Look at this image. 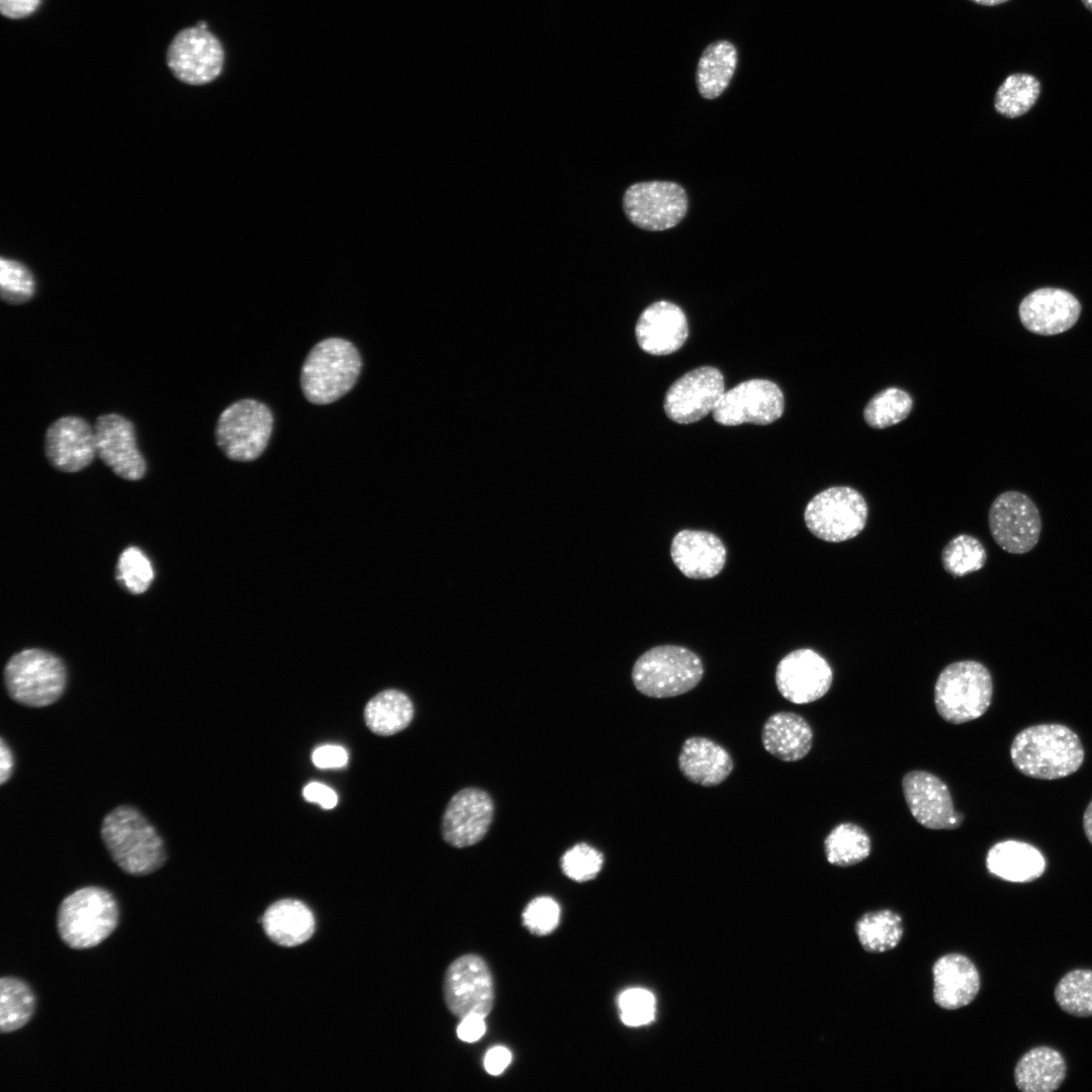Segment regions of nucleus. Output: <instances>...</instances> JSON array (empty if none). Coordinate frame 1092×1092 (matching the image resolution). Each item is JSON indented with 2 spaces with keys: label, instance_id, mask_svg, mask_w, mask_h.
Returning a JSON list of instances; mask_svg holds the SVG:
<instances>
[{
  "label": "nucleus",
  "instance_id": "c03bdc74",
  "mask_svg": "<svg viewBox=\"0 0 1092 1092\" xmlns=\"http://www.w3.org/2000/svg\"><path fill=\"white\" fill-rule=\"evenodd\" d=\"M312 762L320 768L343 767L348 762V753L340 745H322L312 752Z\"/></svg>",
  "mask_w": 1092,
  "mask_h": 1092
},
{
  "label": "nucleus",
  "instance_id": "f257e3e1",
  "mask_svg": "<svg viewBox=\"0 0 1092 1092\" xmlns=\"http://www.w3.org/2000/svg\"><path fill=\"white\" fill-rule=\"evenodd\" d=\"M1013 765L1022 775L1057 780L1076 772L1084 760L1079 736L1062 724H1039L1021 730L1010 746Z\"/></svg>",
  "mask_w": 1092,
  "mask_h": 1092
},
{
  "label": "nucleus",
  "instance_id": "f3484780",
  "mask_svg": "<svg viewBox=\"0 0 1092 1092\" xmlns=\"http://www.w3.org/2000/svg\"><path fill=\"white\" fill-rule=\"evenodd\" d=\"M833 671L827 660L809 648L793 650L781 659L776 669L780 694L794 704H809L829 691Z\"/></svg>",
  "mask_w": 1092,
  "mask_h": 1092
},
{
  "label": "nucleus",
  "instance_id": "7ed1b4c3",
  "mask_svg": "<svg viewBox=\"0 0 1092 1092\" xmlns=\"http://www.w3.org/2000/svg\"><path fill=\"white\" fill-rule=\"evenodd\" d=\"M119 909L114 896L98 886L76 890L61 902L57 929L62 941L73 949L99 945L117 927Z\"/></svg>",
  "mask_w": 1092,
  "mask_h": 1092
},
{
  "label": "nucleus",
  "instance_id": "aec40b11",
  "mask_svg": "<svg viewBox=\"0 0 1092 1092\" xmlns=\"http://www.w3.org/2000/svg\"><path fill=\"white\" fill-rule=\"evenodd\" d=\"M44 453L49 462L60 471L84 469L96 455L94 428L76 416L56 420L47 429Z\"/></svg>",
  "mask_w": 1092,
  "mask_h": 1092
},
{
  "label": "nucleus",
  "instance_id": "8fccbe9b",
  "mask_svg": "<svg viewBox=\"0 0 1092 1092\" xmlns=\"http://www.w3.org/2000/svg\"><path fill=\"white\" fill-rule=\"evenodd\" d=\"M14 758L9 745L1 737L0 741V783L4 785L12 776Z\"/></svg>",
  "mask_w": 1092,
  "mask_h": 1092
},
{
  "label": "nucleus",
  "instance_id": "a19ab883",
  "mask_svg": "<svg viewBox=\"0 0 1092 1092\" xmlns=\"http://www.w3.org/2000/svg\"><path fill=\"white\" fill-rule=\"evenodd\" d=\"M603 864V853L582 842L566 850L560 859L563 874L570 880L579 883L595 879L601 872Z\"/></svg>",
  "mask_w": 1092,
  "mask_h": 1092
},
{
  "label": "nucleus",
  "instance_id": "b1692460",
  "mask_svg": "<svg viewBox=\"0 0 1092 1092\" xmlns=\"http://www.w3.org/2000/svg\"><path fill=\"white\" fill-rule=\"evenodd\" d=\"M933 999L947 1010L969 1005L977 997L981 980L974 963L961 953L939 958L932 968Z\"/></svg>",
  "mask_w": 1092,
  "mask_h": 1092
},
{
  "label": "nucleus",
  "instance_id": "9d476101",
  "mask_svg": "<svg viewBox=\"0 0 1092 1092\" xmlns=\"http://www.w3.org/2000/svg\"><path fill=\"white\" fill-rule=\"evenodd\" d=\"M166 62L178 80L189 85H204L220 75L224 51L208 28L195 25L180 30L173 37Z\"/></svg>",
  "mask_w": 1092,
  "mask_h": 1092
},
{
  "label": "nucleus",
  "instance_id": "2f4dec72",
  "mask_svg": "<svg viewBox=\"0 0 1092 1092\" xmlns=\"http://www.w3.org/2000/svg\"><path fill=\"white\" fill-rule=\"evenodd\" d=\"M824 848L829 863L850 867L870 855L872 844L863 828L851 822H843L836 825L826 836Z\"/></svg>",
  "mask_w": 1092,
  "mask_h": 1092
},
{
  "label": "nucleus",
  "instance_id": "f704fd0d",
  "mask_svg": "<svg viewBox=\"0 0 1092 1092\" xmlns=\"http://www.w3.org/2000/svg\"><path fill=\"white\" fill-rule=\"evenodd\" d=\"M1040 89V82L1035 76L1027 73L1011 74L997 89L995 109L1009 118L1023 115L1035 104Z\"/></svg>",
  "mask_w": 1092,
  "mask_h": 1092
},
{
  "label": "nucleus",
  "instance_id": "412c9836",
  "mask_svg": "<svg viewBox=\"0 0 1092 1092\" xmlns=\"http://www.w3.org/2000/svg\"><path fill=\"white\" fill-rule=\"evenodd\" d=\"M1018 312L1026 330L1036 335L1053 336L1070 330L1077 323L1081 304L1067 290L1044 287L1025 296Z\"/></svg>",
  "mask_w": 1092,
  "mask_h": 1092
},
{
  "label": "nucleus",
  "instance_id": "473e14b6",
  "mask_svg": "<svg viewBox=\"0 0 1092 1092\" xmlns=\"http://www.w3.org/2000/svg\"><path fill=\"white\" fill-rule=\"evenodd\" d=\"M35 996L30 987L14 977L0 980V1031L10 1033L23 1027L32 1017Z\"/></svg>",
  "mask_w": 1092,
  "mask_h": 1092
},
{
  "label": "nucleus",
  "instance_id": "49530a36",
  "mask_svg": "<svg viewBox=\"0 0 1092 1092\" xmlns=\"http://www.w3.org/2000/svg\"><path fill=\"white\" fill-rule=\"evenodd\" d=\"M485 1030L484 1017L469 1015L461 1019L456 1031L459 1039L470 1043L480 1039Z\"/></svg>",
  "mask_w": 1092,
  "mask_h": 1092
},
{
  "label": "nucleus",
  "instance_id": "c85d7f7f",
  "mask_svg": "<svg viewBox=\"0 0 1092 1092\" xmlns=\"http://www.w3.org/2000/svg\"><path fill=\"white\" fill-rule=\"evenodd\" d=\"M262 922L269 938L283 946H295L305 942L312 935L315 926L310 909L295 899H282L273 903L265 911Z\"/></svg>",
  "mask_w": 1092,
  "mask_h": 1092
},
{
  "label": "nucleus",
  "instance_id": "f8f14e48",
  "mask_svg": "<svg viewBox=\"0 0 1092 1092\" xmlns=\"http://www.w3.org/2000/svg\"><path fill=\"white\" fill-rule=\"evenodd\" d=\"M623 207L629 220L636 226L651 231H665L675 226L688 211L686 190L670 181H648L628 187Z\"/></svg>",
  "mask_w": 1092,
  "mask_h": 1092
},
{
  "label": "nucleus",
  "instance_id": "4c0bfd02",
  "mask_svg": "<svg viewBox=\"0 0 1092 1092\" xmlns=\"http://www.w3.org/2000/svg\"><path fill=\"white\" fill-rule=\"evenodd\" d=\"M986 560L987 553L983 544L968 534L952 538L941 551L944 570L956 577L980 570Z\"/></svg>",
  "mask_w": 1092,
  "mask_h": 1092
},
{
  "label": "nucleus",
  "instance_id": "4be33fe9",
  "mask_svg": "<svg viewBox=\"0 0 1092 1092\" xmlns=\"http://www.w3.org/2000/svg\"><path fill=\"white\" fill-rule=\"evenodd\" d=\"M635 335L644 352L656 356L668 355L685 344L689 336L688 321L678 305L665 300L656 301L640 314Z\"/></svg>",
  "mask_w": 1092,
  "mask_h": 1092
},
{
  "label": "nucleus",
  "instance_id": "a18cd8bd",
  "mask_svg": "<svg viewBox=\"0 0 1092 1092\" xmlns=\"http://www.w3.org/2000/svg\"><path fill=\"white\" fill-rule=\"evenodd\" d=\"M303 797L309 802L318 803L325 809H332L338 803V796L330 787L313 782L303 788Z\"/></svg>",
  "mask_w": 1092,
  "mask_h": 1092
},
{
  "label": "nucleus",
  "instance_id": "6e6552de",
  "mask_svg": "<svg viewBox=\"0 0 1092 1092\" xmlns=\"http://www.w3.org/2000/svg\"><path fill=\"white\" fill-rule=\"evenodd\" d=\"M868 504L856 489L837 485L814 495L804 511L808 530L826 542H843L856 537L868 520Z\"/></svg>",
  "mask_w": 1092,
  "mask_h": 1092
},
{
  "label": "nucleus",
  "instance_id": "f03ea898",
  "mask_svg": "<svg viewBox=\"0 0 1092 1092\" xmlns=\"http://www.w3.org/2000/svg\"><path fill=\"white\" fill-rule=\"evenodd\" d=\"M100 832L112 860L126 874L150 875L162 868L167 859L162 837L132 806L121 805L108 812Z\"/></svg>",
  "mask_w": 1092,
  "mask_h": 1092
},
{
  "label": "nucleus",
  "instance_id": "c756f323",
  "mask_svg": "<svg viewBox=\"0 0 1092 1092\" xmlns=\"http://www.w3.org/2000/svg\"><path fill=\"white\" fill-rule=\"evenodd\" d=\"M738 62L737 49L727 39L709 43L701 54L696 71L698 91L705 99L719 97L729 86Z\"/></svg>",
  "mask_w": 1092,
  "mask_h": 1092
},
{
  "label": "nucleus",
  "instance_id": "7c9ffc66",
  "mask_svg": "<svg viewBox=\"0 0 1092 1092\" xmlns=\"http://www.w3.org/2000/svg\"><path fill=\"white\" fill-rule=\"evenodd\" d=\"M414 706L410 698L397 690H385L366 705L364 719L368 728L378 735H392L412 722Z\"/></svg>",
  "mask_w": 1092,
  "mask_h": 1092
},
{
  "label": "nucleus",
  "instance_id": "79ce46f5",
  "mask_svg": "<svg viewBox=\"0 0 1092 1092\" xmlns=\"http://www.w3.org/2000/svg\"><path fill=\"white\" fill-rule=\"evenodd\" d=\"M655 1005L654 995L642 988L627 989L618 999L622 1022L633 1027L650 1023L655 1016Z\"/></svg>",
  "mask_w": 1092,
  "mask_h": 1092
},
{
  "label": "nucleus",
  "instance_id": "bb28decb",
  "mask_svg": "<svg viewBox=\"0 0 1092 1092\" xmlns=\"http://www.w3.org/2000/svg\"><path fill=\"white\" fill-rule=\"evenodd\" d=\"M988 871L1005 881L1028 883L1045 871V859L1033 845L1014 839L995 843L987 852Z\"/></svg>",
  "mask_w": 1092,
  "mask_h": 1092
},
{
  "label": "nucleus",
  "instance_id": "20e7f679",
  "mask_svg": "<svg viewBox=\"0 0 1092 1092\" xmlns=\"http://www.w3.org/2000/svg\"><path fill=\"white\" fill-rule=\"evenodd\" d=\"M361 368V356L350 341L325 339L313 346L303 362L302 392L314 404L334 402L354 387Z\"/></svg>",
  "mask_w": 1092,
  "mask_h": 1092
},
{
  "label": "nucleus",
  "instance_id": "ea45409f",
  "mask_svg": "<svg viewBox=\"0 0 1092 1092\" xmlns=\"http://www.w3.org/2000/svg\"><path fill=\"white\" fill-rule=\"evenodd\" d=\"M34 279L30 271L17 261L1 258L0 295L9 304H21L34 294Z\"/></svg>",
  "mask_w": 1092,
  "mask_h": 1092
},
{
  "label": "nucleus",
  "instance_id": "72a5a7b5",
  "mask_svg": "<svg viewBox=\"0 0 1092 1092\" xmlns=\"http://www.w3.org/2000/svg\"><path fill=\"white\" fill-rule=\"evenodd\" d=\"M861 946L870 952L894 948L903 935L902 918L892 910H880L862 915L855 925Z\"/></svg>",
  "mask_w": 1092,
  "mask_h": 1092
},
{
  "label": "nucleus",
  "instance_id": "de8ad7c7",
  "mask_svg": "<svg viewBox=\"0 0 1092 1092\" xmlns=\"http://www.w3.org/2000/svg\"><path fill=\"white\" fill-rule=\"evenodd\" d=\"M41 0H0V11L10 19H20L32 14Z\"/></svg>",
  "mask_w": 1092,
  "mask_h": 1092
},
{
  "label": "nucleus",
  "instance_id": "a211bd4d",
  "mask_svg": "<svg viewBox=\"0 0 1092 1092\" xmlns=\"http://www.w3.org/2000/svg\"><path fill=\"white\" fill-rule=\"evenodd\" d=\"M96 454L117 476L139 480L147 471L146 460L136 446L132 423L118 414L97 418L94 425Z\"/></svg>",
  "mask_w": 1092,
  "mask_h": 1092
},
{
  "label": "nucleus",
  "instance_id": "cd10ccee",
  "mask_svg": "<svg viewBox=\"0 0 1092 1092\" xmlns=\"http://www.w3.org/2000/svg\"><path fill=\"white\" fill-rule=\"evenodd\" d=\"M1067 1075L1063 1055L1056 1049L1039 1045L1027 1051L1014 1069L1016 1087L1022 1092H1053Z\"/></svg>",
  "mask_w": 1092,
  "mask_h": 1092
},
{
  "label": "nucleus",
  "instance_id": "1a4fd4ad",
  "mask_svg": "<svg viewBox=\"0 0 1092 1092\" xmlns=\"http://www.w3.org/2000/svg\"><path fill=\"white\" fill-rule=\"evenodd\" d=\"M273 430L269 407L256 399H241L219 416L215 440L224 455L236 461L257 459L266 449Z\"/></svg>",
  "mask_w": 1092,
  "mask_h": 1092
},
{
  "label": "nucleus",
  "instance_id": "09e8293b",
  "mask_svg": "<svg viewBox=\"0 0 1092 1092\" xmlns=\"http://www.w3.org/2000/svg\"><path fill=\"white\" fill-rule=\"evenodd\" d=\"M512 1061L511 1052L505 1046H494L490 1049L483 1061L485 1071L491 1076L500 1075L510 1065Z\"/></svg>",
  "mask_w": 1092,
  "mask_h": 1092
},
{
  "label": "nucleus",
  "instance_id": "c9c22d12",
  "mask_svg": "<svg viewBox=\"0 0 1092 1092\" xmlns=\"http://www.w3.org/2000/svg\"><path fill=\"white\" fill-rule=\"evenodd\" d=\"M1058 1006L1076 1017L1092 1016V970L1075 969L1065 974L1054 991Z\"/></svg>",
  "mask_w": 1092,
  "mask_h": 1092
},
{
  "label": "nucleus",
  "instance_id": "864d4df0",
  "mask_svg": "<svg viewBox=\"0 0 1092 1092\" xmlns=\"http://www.w3.org/2000/svg\"><path fill=\"white\" fill-rule=\"evenodd\" d=\"M1083 5L1092 12V0H1081Z\"/></svg>",
  "mask_w": 1092,
  "mask_h": 1092
},
{
  "label": "nucleus",
  "instance_id": "ddd939ff",
  "mask_svg": "<svg viewBox=\"0 0 1092 1092\" xmlns=\"http://www.w3.org/2000/svg\"><path fill=\"white\" fill-rule=\"evenodd\" d=\"M988 523L997 545L1012 554L1029 552L1038 542L1041 519L1035 504L1019 491L1000 493L992 503Z\"/></svg>",
  "mask_w": 1092,
  "mask_h": 1092
},
{
  "label": "nucleus",
  "instance_id": "37998d69",
  "mask_svg": "<svg viewBox=\"0 0 1092 1092\" xmlns=\"http://www.w3.org/2000/svg\"><path fill=\"white\" fill-rule=\"evenodd\" d=\"M523 923L533 934L546 935L552 932L560 919V907L551 897H537L525 908Z\"/></svg>",
  "mask_w": 1092,
  "mask_h": 1092
},
{
  "label": "nucleus",
  "instance_id": "a878e982",
  "mask_svg": "<svg viewBox=\"0 0 1092 1092\" xmlns=\"http://www.w3.org/2000/svg\"><path fill=\"white\" fill-rule=\"evenodd\" d=\"M761 742L772 756L783 761H797L811 750L813 731L802 716L793 712H778L764 722Z\"/></svg>",
  "mask_w": 1092,
  "mask_h": 1092
},
{
  "label": "nucleus",
  "instance_id": "6ab92c4d",
  "mask_svg": "<svg viewBox=\"0 0 1092 1092\" xmlns=\"http://www.w3.org/2000/svg\"><path fill=\"white\" fill-rule=\"evenodd\" d=\"M493 812V802L485 791L466 788L457 792L442 818L443 838L458 848L476 844L487 833Z\"/></svg>",
  "mask_w": 1092,
  "mask_h": 1092
},
{
  "label": "nucleus",
  "instance_id": "e433bc0d",
  "mask_svg": "<svg viewBox=\"0 0 1092 1092\" xmlns=\"http://www.w3.org/2000/svg\"><path fill=\"white\" fill-rule=\"evenodd\" d=\"M913 407L911 395L898 387H887L875 394L863 410L867 424L885 429L905 420Z\"/></svg>",
  "mask_w": 1092,
  "mask_h": 1092
},
{
  "label": "nucleus",
  "instance_id": "5701e85b",
  "mask_svg": "<svg viewBox=\"0 0 1092 1092\" xmlns=\"http://www.w3.org/2000/svg\"><path fill=\"white\" fill-rule=\"evenodd\" d=\"M670 556L674 565L687 577L707 579L716 576L723 569L727 551L715 534L686 529L673 537Z\"/></svg>",
  "mask_w": 1092,
  "mask_h": 1092
},
{
  "label": "nucleus",
  "instance_id": "2eb2a0df",
  "mask_svg": "<svg viewBox=\"0 0 1092 1092\" xmlns=\"http://www.w3.org/2000/svg\"><path fill=\"white\" fill-rule=\"evenodd\" d=\"M724 391V377L719 369L698 367L669 386L663 407L671 421L692 424L713 413Z\"/></svg>",
  "mask_w": 1092,
  "mask_h": 1092
},
{
  "label": "nucleus",
  "instance_id": "423d86ee",
  "mask_svg": "<svg viewBox=\"0 0 1092 1092\" xmlns=\"http://www.w3.org/2000/svg\"><path fill=\"white\" fill-rule=\"evenodd\" d=\"M704 675L701 658L677 645H661L640 655L632 668V681L642 695L665 699L696 688Z\"/></svg>",
  "mask_w": 1092,
  "mask_h": 1092
},
{
  "label": "nucleus",
  "instance_id": "39448f33",
  "mask_svg": "<svg viewBox=\"0 0 1092 1092\" xmlns=\"http://www.w3.org/2000/svg\"><path fill=\"white\" fill-rule=\"evenodd\" d=\"M993 696L992 675L976 660H961L946 665L934 686V705L938 715L950 724H963L983 716Z\"/></svg>",
  "mask_w": 1092,
  "mask_h": 1092
},
{
  "label": "nucleus",
  "instance_id": "9b49d317",
  "mask_svg": "<svg viewBox=\"0 0 1092 1092\" xmlns=\"http://www.w3.org/2000/svg\"><path fill=\"white\" fill-rule=\"evenodd\" d=\"M443 990L447 1008L459 1019L469 1015L485 1018L492 1009V976L485 961L477 954L461 956L449 965Z\"/></svg>",
  "mask_w": 1092,
  "mask_h": 1092
},
{
  "label": "nucleus",
  "instance_id": "4468645a",
  "mask_svg": "<svg viewBox=\"0 0 1092 1092\" xmlns=\"http://www.w3.org/2000/svg\"><path fill=\"white\" fill-rule=\"evenodd\" d=\"M784 408V394L775 382L749 379L724 391L713 418L723 426L768 425L782 417Z\"/></svg>",
  "mask_w": 1092,
  "mask_h": 1092
},
{
  "label": "nucleus",
  "instance_id": "603ef678",
  "mask_svg": "<svg viewBox=\"0 0 1092 1092\" xmlns=\"http://www.w3.org/2000/svg\"><path fill=\"white\" fill-rule=\"evenodd\" d=\"M970 1H972V2H974L976 4H979V5H983V6H996V5L1003 4V3H1005V2H1007L1009 0H970Z\"/></svg>",
  "mask_w": 1092,
  "mask_h": 1092
},
{
  "label": "nucleus",
  "instance_id": "dca6fc26",
  "mask_svg": "<svg viewBox=\"0 0 1092 1092\" xmlns=\"http://www.w3.org/2000/svg\"><path fill=\"white\" fill-rule=\"evenodd\" d=\"M906 804L915 818L928 829H956L964 815L954 810L952 797L944 782L925 770H911L902 780Z\"/></svg>",
  "mask_w": 1092,
  "mask_h": 1092
},
{
  "label": "nucleus",
  "instance_id": "393cba45",
  "mask_svg": "<svg viewBox=\"0 0 1092 1092\" xmlns=\"http://www.w3.org/2000/svg\"><path fill=\"white\" fill-rule=\"evenodd\" d=\"M677 762L688 781L707 788L722 784L734 767L730 753L722 745L702 736L685 740Z\"/></svg>",
  "mask_w": 1092,
  "mask_h": 1092
},
{
  "label": "nucleus",
  "instance_id": "58836bf2",
  "mask_svg": "<svg viewBox=\"0 0 1092 1092\" xmlns=\"http://www.w3.org/2000/svg\"><path fill=\"white\" fill-rule=\"evenodd\" d=\"M116 578L130 594H143L154 579L152 563L141 549L128 547L119 556Z\"/></svg>",
  "mask_w": 1092,
  "mask_h": 1092
},
{
  "label": "nucleus",
  "instance_id": "0eeeda50",
  "mask_svg": "<svg viewBox=\"0 0 1092 1092\" xmlns=\"http://www.w3.org/2000/svg\"><path fill=\"white\" fill-rule=\"evenodd\" d=\"M9 697L18 704L42 708L63 695L67 671L63 661L42 649H26L14 654L4 668Z\"/></svg>",
  "mask_w": 1092,
  "mask_h": 1092
},
{
  "label": "nucleus",
  "instance_id": "3c124183",
  "mask_svg": "<svg viewBox=\"0 0 1092 1092\" xmlns=\"http://www.w3.org/2000/svg\"><path fill=\"white\" fill-rule=\"evenodd\" d=\"M1083 829L1087 839L1092 844V800L1083 815Z\"/></svg>",
  "mask_w": 1092,
  "mask_h": 1092
}]
</instances>
